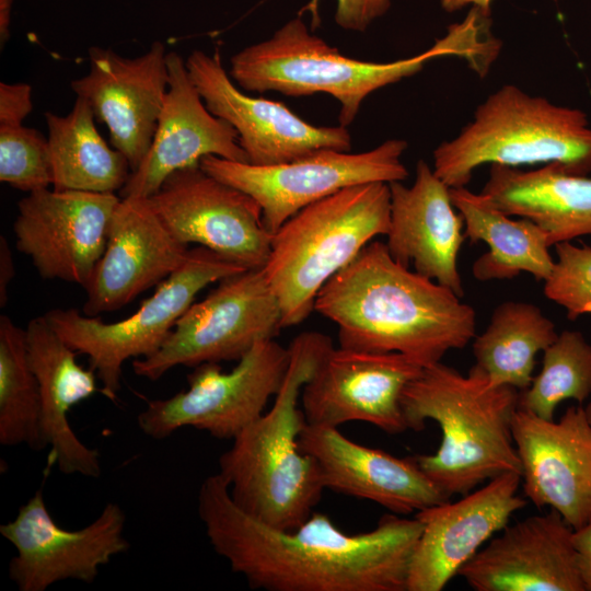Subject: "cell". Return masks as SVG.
Returning a JSON list of instances; mask_svg holds the SVG:
<instances>
[{"label": "cell", "instance_id": "cell-1", "mask_svg": "<svg viewBox=\"0 0 591 591\" xmlns=\"http://www.w3.org/2000/svg\"><path fill=\"white\" fill-rule=\"evenodd\" d=\"M197 510L213 551L250 588L266 591H406L422 530L416 517L392 513L350 534L318 512L280 530L241 510L218 473L201 483Z\"/></svg>", "mask_w": 591, "mask_h": 591}, {"label": "cell", "instance_id": "cell-2", "mask_svg": "<svg viewBox=\"0 0 591 591\" xmlns=\"http://www.w3.org/2000/svg\"><path fill=\"white\" fill-rule=\"evenodd\" d=\"M314 310L336 324L339 347L397 352L421 367L475 337L474 309L451 289L370 242L320 290Z\"/></svg>", "mask_w": 591, "mask_h": 591}, {"label": "cell", "instance_id": "cell-3", "mask_svg": "<svg viewBox=\"0 0 591 591\" xmlns=\"http://www.w3.org/2000/svg\"><path fill=\"white\" fill-rule=\"evenodd\" d=\"M333 347L332 339L320 332L294 337L287 373L270 408L219 457L218 474L233 502L280 530H294L303 523L325 489L316 461L300 449L306 421L299 401L303 385Z\"/></svg>", "mask_w": 591, "mask_h": 591}, {"label": "cell", "instance_id": "cell-4", "mask_svg": "<svg viewBox=\"0 0 591 591\" xmlns=\"http://www.w3.org/2000/svg\"><path fill=\"white\" fill-rule=\"evenodd\" d=\"M518 401L517 389L491 386L476 364L466 375L441 361L422 367L402 394V409L408 429L433 420L442 439L433 454L414 455L416 463L449 497L503 473L521 475L511 431Z\"/></svg>", "mask_w": 591, "mask_h": 591}, {"label": "cell", "instance_id": "cell-5", "mask_svg": "<svg viewBox=\"0 0 591 591\" xmlns=\"http://www.w3.org/2000/svg\"><path fill=\"white\" fill-rule=\"evenodd\" d=\"M444 56L467 58L468 44L460 31L448 28L443 37L419 55L372 62L343 55L294 18L268 39L233 55L229 74L247 92L332 95L340 104L339 125L348 127L371 93L416 74L429 60Z\"/></svg>", "mask_w": 591, "mask_h": 591}, {"label": "cell", "instance_id": "cell-6", "mask_svg": "<svg viewBox=\"0 0 591 591\" xmlns=\"http://www.w3.org/2000/svg\"><path fill=\"white\" fill-rule=\"evenodd\" d=\"M387 183L344 188L289 218L273 233L263 267L281 309L282 328L302 323L323 286L390 228Z\"/></svg>", "mask_w": 591, "mask_h": 591}, {"label": "cell", "instance_id": "cell-7", "mask_svg": "<svg viewBox=\"0 0 591 591\" xmlns=\"http://www.w3.org/2000/svg\"><path fill=\"white\" fill-rule=\"evenodd\" d=\"M560 163L591 172V127L584 112L532 96L513 84L491 93L452 140L433 151V172L450 188L465 187L484 164Z\"/></svg>", "mask_w": 591, "mask_h": 591}, {"label": "cell", "instance_id": "cell-8", "mask_svg": "<svg viewBox=\"0 0 591 591\" xmlns=\"http://www.w3.org/2000/svg\"><path fill=\"white\" fill-rule=\"evenodd\" d=\"M243 270L246 269L197 246L189 250L184 263L124 320L104 323L74 309H54L44 316L73 350L89 357L90 368L102 384L100 392L115 402L124 362L155 354L205 287Z\"/></svg>", "mask_w": 591, "mask_h": 591}, {"label": "cell", "instance_id": "cell-9", "mask_svg": "<svg viewBox=\"0 0 591 591\" xmlns=\"http://www.w3.org/2000/svg\"><path fill=\"white\" fill-rule=\"evenodd\" d=\"M218 282L188 308L155 354L132 361L135 374L157 381L177 366L239 361L257 343L279 334L281 309L264 268Z\"/></svg>", "mask_w": 591, "mask_h": 591}, {"label": "cell", "instance_id": "cell-10", "mask_svg": "<svg viewBox=\"0 0 591 591\" xmlns=\"http://www.w3.org/2000/svg\"><path fill=\"white\" fill-rule=\"evenodd\" d=\"M289 347L275 339L257 343L229 372L219 363L194 367L188 387L164 399L149 401L137 416L148 437L162 440L184 427L233 440L258 418L285 379Z\"/></svg>", "mask_w": 591, "mask_h": 591}, {"label": "cell", "instance_id": "cell-11", "mask_svg": "<svg viewBox=\"0 0 591 591\" xmlns=\"http://www.w3.org/2000/svg\"><path fill=\"white\" fill-rule=\"evenodd\" d=\"M407 146L405 140L390 139L364 152L321 150L275 165L206 155L199 165L213 177L253 197L273 234L301 209L344 188L404 181L408 171L402 157Z\"/></svg>", "mask_w": 591, "mask_h": 591}, {"label": "cell", "instance_id": "cell-12", "mask_svg": "<svg viewBox=\"0 0 591 591\" xmlns=\"http://www.w3.org/2000/svg\"><path fill=\"white\" fill-rule=\"evenodd\" d=\"M147 199L182 244H198L244 269L266 265L273 234L260 206L200 165L173 172Z\"/></svg>", "mask_w": 591, "mask_h": 591}, {"label": "cell", "instance_id": "cell-13", "mask_svg": "<svg viewBox=\"0 0 591 591\" xmlns=\"http://www.w3.org/2000/svg\"><path fill=\"white\" fill-rule=\"evenodd\" d=\"M125 522L121 507L108 502L86 526L62 529L38 489L12 521L0 525V534L16 549L9 577L20 591H45L69 579L92 583L102 566L129 549Z\"/></svg>", "mask_w": 591, "mask_h": 591}, {"label": "cell", "instance_id": "cell-14", "mask_svg": "<svg viewBox=\"0 0 591 591\" xmlns=\"http://www.w3.org/2000/svg\"><path fill=\"white\" fill-rule=\"evenodd\" d=\"M115 193L57 190L28 193L18 202L15 246L44 279L83 289L106 247Z\"/></svg>", "mask_w": 591, "mask_h": 591}, {"label": "cell", "instance_id": "cell-15", "mask_svg": "<svg viewBox=\"0 0 591 591\" xmlns=\"http://www.w3.org/2000/svg\"><path fill=\"white\" fill-rule=\"evenodd\" d=\"M185 61L207 108L237 132L248 163L275 165L321 150L350 151L347 127L311 125L282 103L243 92L224 69L218 49L213 54L196 49Z\"/></svg>", "mask_w": 591, "mask_h": 591}, {"label": "cell", "instance_id": "cell-16", "mask_svg": "<svg viewBox=\"0 0 591 591\" xmlns=\"http://www.w3.org/2000/svg\"><path fill=\"white\" fill-rule=\"evenodd\" d=\"M422 367L397 352L328 350L301 391L306 424L369 422L387 433L408 429L402 394Z\"/></svg>", "mask_w": 591, "mask_h": 591}, {"label": "cell", "instance_id": "cell-17", "mask_svg": "<svg viewBox=\"0 0 591 591\" xmlns=\"http://www.w3.org/2000/svg\"><path fill=\"white\" fill-rule=\"evenodd\" d=\"M165 45L154 42L142 55L124 57L111 48H89L88 73L71 82L77 97L105 124L111 144L131 172L147 155L169 85Z\"/></svg>", "mask_w": 591, "mask_h": 591}, {"label": "cell", "instance_id": "cell-18", "mask_svg": "<svg viewBox=\"0 0 591 591\" xmlns=\"http://www.w3.org/2000/svg\"><path fill=\"white\" fill-rule=\"evenodd\" d=\"M511 431L525 497L551 507L578 530L591 521V426L584 407L570 406L559 421L517 408Z\"/></svg>", "mask_w": 591, "mask_h": 591}, {"label": "cell", "instance_id": "cell-19", "mask_svg": "<svg viewBox=\"0 0 591 591\" xmlns=\"http://www.w3.org/2000/svg\"><path fill=\"white\" fill-rule=\"evenodd\" d=\"M521 475H498L480 489L416 512L422 530L414 548L406 591H441L511 515L526 506L517 495Z\"/></svg>", "mask_w": 591, "mask_h": 591}, {"label": "cell", "instance_id": "cell-20", "mask_svg": "<svg viewBox=\"0 0 591 591\" xmlns=\"http://www.w3.org/2000/svg\"><path fill=\"white\" fill-rule=\"evenodd\" d=\"M188 251L166 229L147 198H120L104 253L84 288L83 314L95 317L129 304L173 274Z\"/></svg>", "mask_w": 591, "mask_h": 591}, {"label": "cell", "instance_id": "cell-21", "mask_svg": "<svg viewBox=\"0 0 591 591\" xmlns=\"http://www.w3.org/2000/svg\"><path fill=\"white\" fill-rule=\"evenodd\" d=\"M169 85L150 149L130 173L119 197L148 198L173 172L199 165L206 155L248 163L235 129L215 116L196 90L186 61L166 55Z\"/></svg>", "mask_w": 591, "mask_h": 591}, {"label": "cell", "instance_id": "cell-22", "mask_svg": "<svg viewBox=\"0 0 591 591\" xmlns=\"http://www.w3.org/2000/svg\"><path fill=\"white\" fill-rule=\"evenodd\" d=\"M572 534L553 509L529 517L501 530L459 575L476 591H586Z\"/></svg>", "mask_w": 591, "mask_h": 591}, {"label": "cell", "instance_id": "cell-23", "mask_svg": "<svg viewBox=\"0 0 591 591\" xmlns=\"http://www.w3.org/2000/svg\"><path fill=\"white\" fill-rule=\"evenodd\" d=\"M299 442L316 461L325 489L376 502L399 515L450 499L414 456L402 459L354 442L336 427L305 422Z\"/></svg>", "mask_w": 591, "mask_h": 591}, {"label": "cell", "instance_id": "cell-24", "mask_svg": "<svg viewBox=\"0 0 591 591\" xmlns=\"http://www.w3.org/2000/svg\"><path fill=\"white\" fill-rule=\"evenodd\" d=\"M390 228L386 246L403 266L451 289L459 298L464 289L457 254L465 241L464 221L454 211L450 187L427 162L419 160L412 186L391 182Z\"/></svg>", "mask_w": 591, "mask_h": 591}, {"label": "cell", "instance_id": "cell-25", "mask_svg": "<svg viewBox=\"0 0 591 591\" xmlns=\"http://www.w3.org/2000/svg\"><path fill=\"white\" fill-rule=\"evenodd\" d=\"M31 368L39 387V438L42 450L49 447L46 471L53 466L66 475L97 478L102 474L100 453L74 433L68 415L101 389L96 372L83 368L73 350L44 315L25 328Z\"/></svg>", "mask_w": 591, "mask_h": 591}, {"label": "cell", "instance_id": "cell-26", "mask_svg": "<svg viewBox=\"0 0 591 591\" xmlns=\"http://www.w3.org/2000/svg\"><path fill=\"white\" fill-rule=\"evenodd\" d=\"M480 194L503 213L533 221L551 246L591 235V178L560 163L532 171L490 164Z\"/></svg>", "mask_w": 591, "mask_h": 591}, {"label": "cell", "instance_id": "cell-27", "mask_svg": "<svg viewBox=\"0 0 591 591\" xmlns=\"http://www.w3.org/2000/svg\"><path fill=\"white\" fill-rule=\"evenodd\" d=\"M451 200L464 221V236L471 244L485 242L489 250L472 267L480 281L512 279L522 271L545 281L555 260L544 231L533 221L512 220L482 194L466 187L450 188Z\"/></svg>", "mask_w": 591, "mask_h": 591}, {"label": "cell", "instance_id": "cell-28", "mask_svg": "<svg viewBox=\"0 0 591 591\" xmlns=\"http://www.w3.org/2000/svg\"><path fill=\"white\" fill-rule=\"evenodd\" d=\"M45 119L54 189L115 193L124 187L130 165L100 135L85 100L76 97L66 116L46 113Z\"/></svg>", "mask_w": 591, "mask_h": 591}, {"label": "cell", "instance_id": "cell-29", "mask_svg": "<svg viewBox=\"0 0 591 591\" xmlns=\"http://www.w3.org/2000/svg\"><path fill=\"white\" fill-rule=\"evenodd\" d=\"M554 323L536 305L507 301L493 312L486 329L475 338L476 366L491 386L526 390L533 380L536 354L556 338Z\"/></svg>", "mask_w": 591, "mask_h": 591}, {"label": "cell", "instance_id": "cell-30", "mask_svg": "<svg viewBox=\"0 0 591 591\" xmlns=\"http://www.w3.org/2000/svg\"><path fill=\"white\" fill-rule=\"evenodd\" d=\"M40 398L31 368L26 332L9 316H0V443L27 444L42 450Z\"/></svg>", "mask_w": 591, "mask_h": 591}, {"label": "cell", "instance_id": "cell-31", "mask_svg": "<svg viewBox=\"0 0 591 591\" xmlns=\"http://www.w3.org/2000/svg\"><path fill=\"white\" fill-rule=\"evenodd\" d=\"M540 373L519 393L518 407L554 420L566 399L582 405L591 394V345L579 331H563L543 351Z\"/></svg>", "mask_w": 591, "mask_h": 591}, {"label": "cell", "instance_id": "cell-32", "mask_svg": "<svg viewBox=\"0 0 591 591\" xmlns=\"http://www.w3.org/2000/svg\"><path fill=\"white\" fill-rule=\"evenodd\" d=\"M0 181L27 194L53 186L48 139L23 124L0 126Z\"/></svg>", "mask_w": 591, "mask_h": 591}, {"label": "cell", "instance_id": "cell-33", "mask_svg": "<svg viewBox=\"0 0 591 591\" xmlns=\"http://www.w3.org/2000/svg\"><path fill=\"white\" fill-rule=\"evenodd\" d=\"M557 260L544 281V294L566 310L569 320L591 313V246L561 242Z\"/></svg>", "mask_w": 591, "mask_h": 591}, {"label": "cell", "instance_id": "cell-34", "mask_svg": "<svg viewBox=\"0 0 591 591\" xmlns=\"http://www.w3.org/2000/svg\"><path fill=\"white\" fill-rule=\"evenodd\" d=\"M318 0H312L309 8L316 14ZM335 22L341 28L364 32L376 19L383 16L391 7V0H336Z\"/></svg>", "mask_w": 591, "mask_h": 591}, {"label": "cell", "instance_id": "cell-35", "mask_svg": "<svg viewBox=\"0 0 591 591\" xmlns=\"http://www.w3.org/2000/svg\"><path fill=\"white\" fill-rule=\"evenodd\" d=\"M33 109L32 86L0 83V126L20 125Z\"/></svg>", "mask_w": 591, "mask_h": 591}, {"label": "cell", "instance_id": "cell-36", "mask_svg": "<svg viewBox=\"0 0 591 591\" xmlns=\"http://www.w3.org/2000/svg\"><path fill=\"white\" fill-rule=\"evenodd\" d=\"M572 540L584 590L591 591V521L573 530Z\"/></svg>", "mask_w": 591, "mask_h": 591}, {"label": "cell", "instance_id": "cell-37", "mask_svg": "<svg viewBox=\"0 0 591 591\" xmlns=\"http://www.w3.org/2000/svg\"><path fill=\"white\" fill-rule=\"evenodd\" d=\"M15 268L13 255L8 240L0 236V306L8 302V289L11 280L14 278Z\"/></svg>", "mask_w": 591, "mask_h": 591}, {"label": "cell", "instance_id": "cell-38", "mask_svg": "<svg viewBox=\"0 0 591 591\" xmlns=\"http://www.w3.org/2000/svg\"><path fill=\"white\" fill-rule=\"evenodd\" d=\"M442 9L449 13L459 11L467 5L478 9L482 14L490 18L493 0H439Z\"/></svg>", "mask_w": 591, "mask_h": 591}, {"label": "cell", "instance_id": "cell-39", "mask_svg": "<svg viewBox=\"0 0 591 591\" xmlns=\"http://www.w3.org/2000/svg\"><path fill=\"white\" fill-rule=\"evenodd\" d=\"M13 0H0V45L8 42L10 37V22Z\"/></svg>", "mask_w": 591, "mask_h": 591}, {"label": "cell", "instance_id": "cell-40", "mask_svg": "<svg viewBox=\"0 0 591 591\" xmlns=\"http://www.w3.org/2000/svg\"><path fill=\"white\" fill-rule=\"evenodd\" d=\"M584 410H586V415H587V418H588V421L591 426V403H589L586 407H584Z\"/></svg>", "mask_w": 591, "mask_h": 591}]
</instances>
